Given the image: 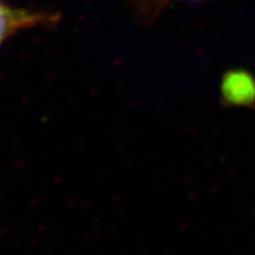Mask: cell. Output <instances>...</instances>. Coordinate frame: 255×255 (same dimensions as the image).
Returning <instances> with one entry per match:
<instances>
[{"label":"cell","mask_w":255,"mask_h":255,"mask_svg":"<svg viewBox=\"0 0 255 255\" xmlns=\"http://www.w3.org/2000/svg\"><path fill=\"white\" fill-rule=\"evenodd\" d=\"M50 16L44 13H37L31 10L16 9L0 0V44L4 40L14 36L24 28L43 26L50 20Z\"/></svg>","instance_id":"obj_1"}]
</instances>
